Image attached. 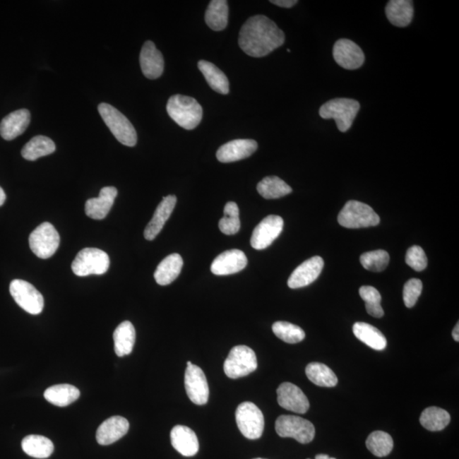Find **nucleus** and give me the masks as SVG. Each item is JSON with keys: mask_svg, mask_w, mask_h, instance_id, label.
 <instances>
[{"mask_svg": "<svg viewBox=\"0 0 459 459\" xmlns=\"http://www.w3.org/2000/svg\"><path fill=\"white\" fill-rule=\"evenodd\" d=\"M270 2L282 8H292L298 4L297 0H271Z\"/></svg>", "mask_w": 459, "mask_h": 459, "instance_id": "44", "label": "nucleus"}, {"mask_svg": "<svg viewBox=\"0 0 459 459\" xmlns=\"http://www.w3.org/2000/svg\"><path fill=\"white\" fill-rule=\"evenodd\" d=\"M118 195V190L114 186H106L100 191L99 197L87 200L85 213L90 218L102 220L110 212L114 200Z\"/></svg>", "mask_w": 459, "mask_h": 459, "instance_id": "24", "label": "nucleus"}, {"mask_svg": "<svg viewBox=\"0 0 459 459\" xmlns=\"http://www.w3.org/2000/svg\"><path fill=\"white\" fill-rule=\"evenodd\" d=\"M10 292L16 304L25 311L32 315H39L43 311V295L31 283L16 279L11 282Z\"/></svg>", "mask_w": 459, "mask_h": 459, "instance_id": "11", "label": "nucleus"}, {"mask_svg": "<svg viewBox=\"0 0 459 459\" xmlns=\"http://www.w3.org/2000/svg\"><path fill=\"white\" fill-rule=\"evenodd\" d=\"M256 459H265V458H256Z\"/></svg>", "mask_w": 459, "mask_h": 459, "instance_id": "49", "label": "nucleus"}, {"mask_svg": "<svg viewBox=\"0 0 459 459\" xmlns=\"http://www.w3.org/2000/svg\"><path fill=\"white\" fill-rule=\"evenodd\" d=\"M278 403L282 408L296 413H306L310 407V403L304 392L294 383H282L277 391Z\"/></svg>", "mask_w": 459, "mask_h": 459, "instance_id": "16", "label": "nucleus"}, {"mask_svg": "<svg viewBox=\"0 0 459 459\" xmlns=\"http://www.w3.org/2000/svg\"><path fill=\"white\" fill-rule=\"evenodd\" d=\"M420 424L429 431H441L450 423L451 417L444 409L431 407H427L420 416Z\"/></svg>", "mask_w": 459, "mask_h": 459, "instance_id": "35", "label": "nucleus"}, {"mask_svg": "<svg viewBox=\"0 0 459 459\" xmlns=\"http://www.w3.org/2000/svg\"><path fill=\"white\" fill-rule=\"evenodd\" d=\"M258 149L256 141L239 139L221 145L216 153L217 160L221 162H233L244 160L252 155Z\"/></svg>", "mask_w": 459, "mask_h": 459, "instance_id": "17", "label": "nucleus"}, {"mask_svg": "<svg viewBox=\"0 0 459 459\" xmlns=\"http://www.w3.org/2000/svg\"><path fill=\"white\" fill-rule=\"evenodd\" d=\"M129 424L121 416H114L100 425L97 431V441L100 445L107 446L114 443L129 431Z\"/></svg>", "mask_w": 459, "mask_h": 459, "instance_id": "22", "label": "nucleus"}, {"mask_svg": "<svg viewBox=\"0 0 459 459\" xmlns=\"http://www.w3.org/2000/svg\"><path fill=\"white\" fill-rule=\"evenodd\" d=\"M229 8L225 0H213L205 12L208 27L214 31H222L227 26Z\"/></svg>", "mask_w": 459, "mask_h": 459, "instance_id": "31", "label": "nucleus"}, {"mask_svg": "<svg viewBox=\"0 0 459 459\" xmlns=\"http://www.w3.org/2000/svg\"><path fill=\"white\" fill-rule=\"evenodd\" d=\"M360 261L366 270L381 273L389 265L390 256L385 250H375L362 254Z\"/></svg>", "mask_w": 459, "mask_h": 459, "instance_id": "41", "label": "nucleus"}, {"mask_svg": "<svg viewBox=\"0 0 459 459\" xmlns=\"http://www.w3.org/2000/svg\"><path fill=\"white\" fill-rule=\"evenodd\" d=\"M114 350L117 356L123 357L132 352L136 343V329L131 321L120 323L114 333Z\"/></svg>", "mask_w": 459, "mask_h": 459, "instance_id": "27", "label": "nucleus"}, {"mask_svg": "<svg viewBox=\"0 0 459 459\" xmlns=\"http://www.w3.org/2000/svg\"><path fill=\"white\" fill-rule=\"evenodd\" d=\"M219 227L220 232L227 236L235 235L239 232V208L236 203L229 202L225 204L224 217L220 220Z\"/></svg>", "mask_w": 459, "mask_h": 459, "instance_id": "38", "label": "nucleus"}, {"mask_svg": "<svg viewBox=\"0 0 459 459\" xmlns=\"http://www.w3.org/2000/svg\"><path fill=\"white\" fill-rule=\"evenodd\" d=\"M49 403L57 407L69 406L79 398L81 391L71 385H57L49 387L44 394Z\"/></svg>", "mask_w": 459, "mask_h": 459, "instance_id": "29", "label": "nucleus"}, {"mask_svg": "<svg viewBox=\"0 0 459 459\" xmlns=\"http://www.w3.org/2000/svg\"><path fill=\"white\" fill-rule=\"evenodd\" d=\"M198 68L201 71L204 78H205L208 85L213 90L218 92L220 94L227 95L229 93V81L222 71L210 61H199Z\"/></svg>", "mask_w": 459, "mask_h": 459, "instance_id": "32", "label": "nucleus"}, {"mask_svg": "<svg viewBox=\"0 0 459 459\" xmlns=\"http://www.w3.org/2000/svg\"><path fill=\"white\" fill-rule=\"evenodd\" d=\"M367 449L375 456H388L393 449L394 442L389 434L383 431L371 433L366 441Z\"/></svg>", "mask_w": 459, "mask_h": 459, "instance_id": "37", "label": "nucleus"}, {"mask_svg": "<svg viewBox=\"0 0 459 459\" xmlns=\"http://www.w3.org/2000/svg\"><path fill=\"white\" fill-rule=\"evenodd\" d=\"M186 364H187V366H189L193 365V363H191L190 361H189V362H187Z\"/></svg>", "mask_w": 459, "mask_h": 459, "instance_id": "48", "label": "nucleus"}, {"mask_svg": "<svg viewBox=\"0 0 459 459\" xmlns=\"http://www.w3.org/2000/svg\"><path fill=\"white\" fill-rule=\"evenodd\" d=\"M275 428L279 436L294 438L302 444L310 443L316 434L314 425L310 421L294 415L279 417Z\"/></svg>", "mask_w": 459, "mask_h": 459, "instance_id": "9", "label": "nucleus"}, {"mask_svg": "<svg viewBox=\"0 0 459 459\" xmlns=\"http://www.w3.org/2000/svg\"><path fill=\"white\" fill-rule=\"evenodd\" d=\"M22 448L28 456L35 458H47L54 452L53 442L43 436L30 435L25 437Z\"/></svg>", "mask_w": 459, "mask_h": 459, "instance_id": "33", "label": "nucleus"}, {"mask_svg": "<svg viewBox=\"0 0 459 459\" xmlns=\"http://www.w3.org/2000/svg\"><path fill=\"white\" fill-rule=\"evenodd\" d=\"M171 444L178 453L185 457H193L198 453L199 442L193 429L177 425L170 433Z\"/></svg>", "mask_w": 459, "mask_h": 459, "instance_id": "21", "label": "nucleus"}, {"mask_svg": "<svg viewBox=\"0 0 459 459\" xmlns=\"http://www.w3.org/2000/svg\"><path fill=\"white\" fill-rule=\"evenodd\" d=\"M423 283L419 279L412 278L406 282L403 289V300L405 306L412 308L415 306L421 293H422Z\"/></svg>", "mask_w": 459, "mask_h": 459, "instance_id": "42", "label": "nucleus"}, {"mask_svg": "<svg viewBox=\"0 0 459 459\" xmlns=\"http://www.w3.org/2000/svg\"><path fill=\"white\" fill-rule=\"evenodd\" d=\"M275 335L289 344H297L306 338L303 329L287 321H277L273 326Z\"/></svg>", "mask_w": 459, "mask_h": 459, "instance_id": "39", "label": "nucleus"}, {"mask_svg": "<svg viewBox=\"0 0 459 459\" xmlns=\"http://www.w3.org/2000/svg\"><path fill=\"white\" fill-rule=\"evenodd\" d=\"M406 263L416 271H422L427 268L428 260L424 249L419 246H412L407 251Z\"/></svg>", "mask_w": 459, "mask_h": 459, "instance_id": "43", "label": "nucleus"}, {"mask_svg": "<svg viewBox=\"0 0 459 459\" xmlns=\"http://www.w3.org/2000/svg\"><path fill=\"white\" fill-rule=\"evenodd\" d=\"M110 266V258L101 249L86 248L77 254L72 263L73 273L78 277L105 274Z\"/></svg>", "mask_w": 459, "mask_h": 459, "instance_id": "6", "label": "nucleus"}, {"mask_svg": "<svg viewBox=\"0 0 459 459\" xmlns=\"http://www.w3.org/2000/svg\"><path fill=\"white\" fill-rule=\"evenodd\" d=\"M140 64L145 77L149 79L158 78L164 73V56L152 41L145 42L141 49Z\"/></svg>", "mask_w": 459, "mask_h": 459, "instance_id": "19", "label": "nucleus"}, {"mask_svg": "<svg viewBox=\"0 0 459 459\" xmlns=\"http://www.w3.org/2000/svg\"><path fill=\"white\" fill-rule=\"evenodd\" d=\"M359 294L366 303V310L369 315L381 318L385 314L381 306V295L374 287L362 286L359 290Z\"/></svg>", "mask_w": 459, "mask_h": 459, "instance_id": "40", "label": "nucleus"}, {"mask_svg": "<svg viewBox=\"0 0 459 459\" xmlns=\"http://www.w3.org/2000/svg\"><path fill=\"white\" fill-rule=\"evenodd\" d=\"M256 353L246 345H237L230 352L224 363L225 374L230 378L247 376L257 369Z\"/></svg>", "mask_w": 459, "mask_h": 459, "instance_id": "7", "label": "nucleus"}, {"mask_svg": "<svg viewBox=\"0 0 459 459\" xmlns=\"http://www.w3.org/2000/svg\"><path fill=\"white\" fill-rule=\"evenodd\" d=\"M167 112L179 126L191 131L198 126L203 119V108L193 97L175 95L167 103Z\"/></svg>", "mask_w": 459, "mask_h": 459, "instance_id": "2", "label": "nucleus"}, {"mask_svg": "<svg viewBox=\"0 0 459 459\" xmlns=\"http://www.w3.org/2000/svg\"><path fill=\"white\" fill-rule=\"evenodd\" d=\"M338 222L345 228L359 229L375 227L381 222V218L367 204L350 200L342 208Z\"/></svg>", "mask_w": 459, "mask_h": 459, "instance_id": "5", "label": "nucleus"}, {"mask_svg": "<svg viewBox=\"0 0 459 459\" xmlns=\"http://www.w3.org/2000/svg\"><path fill=\"white\" fill-rule=\"evenodd\" d=\"M177 198L174 195L167 196L162 198L160 205L157 206L155 213H154L153 219L147 227L145 229L144 237L148 241L156 239L160 234L162 229L164 228L166 221L169 219L171 214L174 211Z\"/></svg>", "mask_w": 459, "mask_h": 459, "instance_id": "20", "label": "nucleus"}, {"mask_svg": "<svg viewBox=\"0 0 459 459\" xmlns=\"http://www.w3.org/2000/svg\"><path fill=\"white\" fill-rule=\"evenodd\" d=\"M315 459H336L335 458H330L328 456V455L326 454H318L316 455Z\"/></svg>", "mask_w": 459, "mask_h": 459, "instance_id": "47", "label": "nucleus"}, {"mask_svg": "<svg viewBox=\"0 0 459 459\" xmlns=\"http://www.w3.org/2000/svg\"><path fill=\"white\" fill-rule=\"evenodd\" d=\"M258 193L266 199L285 197L292 193L291 187L278 177H268L262 179L257 186Z\"/></svg>", "mask_w": 459, "mask_h": 459, "instance_id": "34", "label": "nucleus"}, {"mask_svg": "<svg viewBox=\"0 0 459 459\" xmlns=\"http://www.w3.org/2000/svg\"><path fill=\"white\" fill-rule=\"evenodd\" d=\"M453 337L455 341H459V323H458L456 326L453 328Z\"/></svg>", "mask_w": 459, "mask_h": 459, "instance_id": "45", "label": "nucleus"}, {"mask_svg": "<svg viewBox=\"0 0 459 459\" xmlns=\"http://www.w3.org/2000/svg\"><path fill=\"white\" fill-rule=\"evenodd\" d=\"M306 376L317 386L335 387L338 378L333 371L320 362H312L306 366Z\"/></svg>", "mask_w": 459, "mask_h": 459, "instance_id": "36", "label": "nucleus"}, {"mask_svg": "<svg viewBox=\"0 0 459 459\" xmlns=\"http://www.w3.org/2000/svg\"><path fill=\"white\" fill-rule=\"evenodd\" d=\"M98 111L112 135L120 143L127 147H135L137 143L136 129L122 112L107 103L100 104Z\"/></svg>", "mask_w": 459, "mask_h": 459, "instance_id": "3", "label": "nucleus"}, {"mask_svg": "<svg viewBox=\"0 0 459 459\" xmlns=\"http://www.w3.org/2000/svg\"><path fill=\"white\" fill-rule=\"evenodd\" d=\"M236 421L239 431L249 440H257L264 431L265 419L256 404L245 402L236 411Z\"/></svg>", "mask_w": 459, "mask_h": 459, "instance_id": "8", "label": "nucleus"}, {"mask_svg": "<svg viewBox=\"0 0 459 459\" xmlns=\"http://www.w3.org/2000/svg\"><path fill=\"white\" fill-rule=\"evenodd\" d=\"M187 396L196 405H205L210 396L207 378L203 371L197 365L187 366L185 374Z\"/></svg>", "mask_w": 459, "mask_h": 459, "instance_id": "13", "label": "nucleus"}, {"mask_svg": "<svg viewBox=\"0 0 459 459\" xmlns=\"http://www.w3.org/2000/svg\"><path fill=\"white\" fill-rule=\"evenodd\" d=\"M360 103L356 100L336 98L323 104L319 115L323 119H335L340 132L348 131L360 110Z\"/></svg>", "mask_w": 459, "mask_h": 459, "instance_id": "4", "label": "nucleus"}, {"mask_svg": "<svg viewBox=\"0 0 459 459\" xmlns=\"http://www.w3.org/2000/svg\"><path fill=\"white\" fill-rule=\"evenodd\" d=\"M353 333L359 340L369 346L370 348L375 350H383L386 348V338L372 325L365 323H354Z\"/></svg>", "mask_w": 459, "mask_h": 459, "instance_id": "28", "label": "nucleus"}, {"mask_svg": "<svg viewBox=\"0 0 459 459\" xmlns=\"http://www.w3.org/2000/svg\"><path fill=\"white\" fill-rule=\"evenodd\" d=\"M283 220L278 215H268L254 230L251 241L254 249L262 250L268 248L281 234Z\"/></svg>", "mask_w": 459, "mask_h": 459, "instance_id": "12", "label": "nucleus"}, {"mask_svg": "<svg viewBox=\"0 0 459 459\" xmlns=\"http://www.w3.org/2000/svg\"><path fill=\"white\" fill-rule=\"evenodd\" d=\"M60 245L59 233L49 222L42 223L29 236V246L40 258H49L55 254Z\"/></svg>", "mask_w": 459, "mask_h": 459, "instance_id": "10", "label": "nucleus"}, {"mask_svg": "<svg viewBox=\"0 0 459 459\" xmlns=\"http://www.w3.org/2000/svg\"><path fill=\"white\" fill-rule=\"evenodd\" d=\"M56 151V144L49 137L37 136L24 145L22 156L28 161H35L41 157L51 155Z\"/></svg>", "mask_w": 459, "mask_h": 459, "instance_id": "30", "label": "nucleus"}, {"mask_svg": "<svg viewBox=\"0 0 459 459\" xmlns=\"http://www.w3.org/2000/svg\"><path fill=\"white\" fill-rule=\"evenodd\" d=\"M333 56L338 65L347 70L360 68L365 61L362 49L353 41L347 39H341L336 42L333 46Z\"/></svg>", "mask_w": 459, "mask_h": 459, "instance_id": "14", "label": "nucleus"}, {"mask_svg": "<svg viewBox=\"0 0 459 459\" xmlns=\"http://www.w3.org/2000/svg\"><path fill=\"white\" fill-rule=\"evenodd\" d=\"M248 264L245 254L239 249L228 250L215 258L211 271L216 275H227L239 273Z\"/></svg>", "mask_w": 459, "mask_h": 459, "instance_id": "18", "label": "nucleus"}, {"mask_svg": "<svg viewBox=\"0 0 459 459\" xmlns=\"http://www.w3.org/2000/svg\"><path fill=\"white\" fill-rule=\"evenodd\" d=\"M386 14L395 27L405 28L412 23L415 7L411 0H391L387 3Z\"/></svg>", "mask_w": 459, "mask_h": 459, "instance_id": "25", "label": "nucleus"}, {"mask_svg": "<svg viewBox=\"0 0 459 459\" xmlns=\"http://www.w3.org/2000/svg\"><path fill=\"white\" fill-rule=\"evenodd\" d=\"M285 42V32L266 16L258 15L249 18L239 32L240 48L252 57L269 55L281 47Z\"/></svg>", "mask_w": 459, "mask_h": 459, "instance_id": "1", "label": "nucleus"}, {"mask_svg": "<svg viewBox=\"0 0 459 459\" xmlns=\"http://www.w3.org/2000/svg\"><path fill=\"white\" fill-rule=\"evenodd\" d=\"M6 199V195L5 193V191L0 187V207L3 205L4 203H5Z\"/></svg>", "mask_w": 459, "mask_h": 459, "instance_id": "46", "label": "nucleus"}, {"mask_svg": "<svg viewBox=\"0 0 459 459\" xmlns=\"http://www.w3.org/2000/svg\"><path fill=\"white\" fill-rule=\"evenodd\" d=\"M30 121V112L27 109L11 112L0 123V135L6 141L14 140L15 138L23 135Z\"/></svg>", "mask_w": 459, "mask_h": 459, "instance_id": "23", "label": "nucleus"}, {"mask_svg": "<svg viewBox=\"0 0 459 459\" xmlns=\"http://www.w3.org/2000/svg\"><path fill=\"white\" fill-rule=\"evenodd\" d=\"M324 266L323 258L314 256L302 263L291 274L287 285L290 289L296 290L310 285L318 278Z\"/></svg>", "mask_w": 459, "mask_h": 459, "instance_id": "15", "label": "nucleus"}, {"mask_svg": "<svg viewBox=\"0 0 459 459\" xmlns=\"http://www.w3.org/2000/svg\"><path fill=\"white\" fill-rule=\"evenodd\" d=\"M183 260L179 254H172L167 256L157 266L154 278L157 285L166 286L172 283L181 274Z\"/></svg>", "mask_w": 459, "mask_h": 459, "instance_id": "26", "label": "nucleus"}]
</instances>
